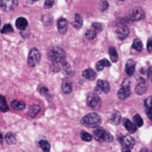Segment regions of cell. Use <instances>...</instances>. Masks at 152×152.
Here are the masks:
<instances>
[{"label":"cell","instance_id":"2","mask_svg":"<svg viewBox=\"0 0 152 152\" xmlns=\"http://www.w3.org/2000/svg\"><path fill=\"white\" fill-rule=\"evenodd\" d=\"M81 124L86 127L94 128H97L102 123V118L99 114L96 113H88L82 118Z\"/></svg>","mask_w":152,"mask_h":152},{"label":"cell","instance_id":"40","mask_svg":"<svg viewBox=\"0 0 152 152\" xmlns=\"http://www.w3.org/2000/svg\"><path fill=\"white\" fill-rule=\"evenodd\" d=\"M148 78L152 82V66L149 68L148 70Z\"/></svg>","mask_w":152,"mask_h":152},{"label":"cell","instance_id":"7","mask_svg":"<svg viewBox=\"0 0 152 152\" xmlns=\"http://www.w3.org/2000/svg\"><path fill=\"white\" fill-rule=\"evenodd\" d=\"M110 90V84L107 81L105 80L98 79L96 82V86L95 88L96 94H100L103 93H107Z\"/></svg>","mask_w":152,"mask_h":152},{"label":"cell","instance_id":"27","mask_svg":"<svg viewBox=\"0 0 152 152\" xmlns=\"http://www.w3.org/2000/svg\"><path fill=\"white\" fill-rule=\"evenodd\" d=\"M61 88L63 93L66 94H70L73 91V87L71 84L66 81L62 83Z\"/></svg>","mask_w":152,"mask_h":152},{"label":"cell","instance_id":"41","mask_svg":"<svg viewBox=\"0 0 152 152\" xmlns=\"http://www.w3.org/2000/svg\"><path fill=\"white\" fill-rule=\"evenodd\" d=\"M3 142V137L2 135L0 133V143H2Z\"/></svg>","mask_w":152,"mask_h":152},{"label":"cell","instance_id":"20","mask_svg":"<svg viewBox=\"0 0 152 152\" xmlns=\"http://www.w3.org/2000/svg\"><path fill=\"white\" fill-rule=\"evenodd\" d=\"M121 113L119 112L116 111L113 112L111 116V123L114 125H118L120 124L121 121Z\"/></svg>","mask_w":152,"mask_h":152},{"label":"cell","instance_id":"30","mask_svg":"<svg viewBox=\"0 0 152 152\" xmlns=\"http://www.w3.org/2000/svg\"><path fill=\"white\" fill-rule=\"evenodd\" d=\"M143 44L142 41L139 39H135L134 40L132 45V48L138 51H140L142 49Z\"/></svg>","mask_w":152,"mask_h":152},{"label":"cell","instance_id":"9","mask_svg":"<svg viewBox=\"0 0 152 152\" xmlns=\"http://www.w3.org/2000/svg\"><path fill=\"white\" fill-rule=\"evenodd\" d=\"M18 2L13 0H3L1 1L0 6L1 9L6 12H10L14 10L18 5Z\"/></svg>","mask_w":152,"mask_h":152},{"label":"cell","instance_id":"21","mask_svg":"<svg viewBox=\"0 0 152 152\" xmlns=\"http://www.w3.org/2000/svg\"><path fill=\"white\" fill-rule=\"evenodd\" d=\"M145 112L147 116L152 115V97L149 96L145 99L144 102Z\"/></svg>","mask_w":152,"mask_h":152},{"label":"cell","instance_id":"8","mask_svg":"<svg viewBox=\"0 0 152 152\" xmlns=\"http://www.w3.org/2000/svg\"><path fill=\"white\" fill-rule=\"evenodd\" d=\"M145 17V13L142 8L140 7H134L132 10L129 18L130 19L134 21L141 20Z\"/></svg>","mask_w":152,"mask_h":152},{"label":"cell","instance_id":"15","mask_svg":"<svg viewBox=\"0 0 152 152\" xmlns=\"http://www.w3.org/2000/svg\"><path fill=\"white\" fill-rule=\"evenodd\" d=\"M16 27L18 29L21 30H24L27 27L28 22L26 19L23 17H19L16 21L15 22Z\"/></svg>","mask_w":152,"mask_h":152},{"label":"cell","instance_id":"38","mask_svg":"<svg viewBox=\"0 0 152 152\" xmlns=\"http://www.w3.org/2000/svg\"><path fill=\"white\" fill-rule=\"evenodd\" d=\"M109 3L107 1H104L102 3V7H101V11H105L106 10H107L108 7H109Z\"/></svg>","mask_w":152,"mask_h":152},{"label":"cell","instance_id":"39","mask_svg":"<svg viewBox=\"0 0 152 152\" xmlns=\"http://www.w3.org/2000/svg\"><path fill=\"white\" fill-rule=\"evenodd\" d=\"M48 92H49L48 89L45 87H42L40 90V93L43 95H45L48 94Z\"/></svg>","mask_w":152,"mask_h":152},{"label":"cell","instance_id":"10","mask_svg":"<svg viewBox=\"0 0 152 152\" xmlns=\"http://www.w3.org/2000/svg\"><path fill=\"white\" fill-rule=\"evenodd\" d=\"M118 141L122 146L127 150L132 149L135 145V140L134 138L130 136L120 137L118 138Z\"/></svg>","mask_w":152,"mask_h":152},{"label":"cell","instance_id":"6","mask_svg":"<svg viewBox=\"0 0 152 152\" xmlns=\"http://www.w3.org/2000/svg\"><path fill=\"white\" fill-rule=\"evenodd\" d=\"M41 60V54L38 49L33 48L30 50L28 56V63L31 67L36 66Z\"/></svg>","mask_w":152,"mask_h":152},{"label":"cell","instance_id":"29","mask_svg":"<svg viewBox=\"0 0 152 152\" xmlns=\"http://www.w3.org/2000/svg\"><path fill=\"white\" fill-rule=\"evenodd\" d=\"M97 32L94 29H89L86 31L85 36L88 40L94 39L96 37Z\"/></svg>","mask_w":152,"mask_h":152},{"label":"cell","instance_id":"31","mask_svg":"<svg viewBox=\"0 0 152 152\" xmlns=\"http://www.w3.org/2000/svg\"><path fill=\"white\" fill-rule=\"evenodd\" d=\"M42 20L45 25L46 26H50L52 24L53 18L50 14H46L42 17Z\"/></svg>","mask_w":152,"mask_h":152},{"label":"cell","instance_id":"17","mask_svg":"<svg viewBox=\"0 0 152 152\" xmlns=\"http://www.w3.org/2000/svg\"><path fill=\"white\" fill-rule=\"evenodd\" d=\"M111 66L110 62L106 59H102L97 62L96 64V69L98 71H102L104 67H110Z\"/></svg>","mask_w":152,"mask_h":152},{"label":"cell","instance_id":"18","mask_svg":"<svg viewBox=\"0 0 152 152\" xmlns=\"http://www.w3.org/2000/svg\"><path fill=\"white\" fill-rule=\"evenodd\" d=\"M124 125L126 129L130 133H134L136 131L137 127L136 125L132 123L130 120L127 119H124L123 121Z\"/></svg>","mask_w":152,"mask_h":152},{"label":"cell","instance_id":"34","mask_svg":"<svg viewBox=\"0 0 152 152\" xmlns=\"http://www.w3.org/2000/svg\"><path fill=\"white\" fill-rule=\"evenodd\" d=\"M133 120L135 125L139 127H141L143 124V120L141 116L138 114H136L134 116Z\"/></svg>","mask_w":152,"mask_h":152},{"label":"cell","instance_id":"24","mask_svg":"<svg viewBox=\"0 0 152 152\" xmlns=\"http://www.w3.org/2000/svg\"><path fill=\"white\" fill-rule=\"evenodd\" d=\"M109 53L111 60L113 62H116L118 60V56L116 49L113 46H110L109 48Z\"/></svg>","mask_w":152,"mask_h":152},{"label":"cell","instance_id":"43","mask_svg":"<svg viewBox=\"0 0 152 152\" xmlns=\"http://www.w3.org/2000/svg\"><path fill=\"white\" fill-rule=\"evenodd\" d=\"M1 19H0V27H1Z\"/></svg>","mask_w":152,"mask_h":152},{"label":"cell","instance_id":"25","mask_svg":"<svg viewBox=\"0 0 152 152\" xmlns=\"http://www.w3.org/2000/svg\"><path fill=\"white\" fill-rule=\"evenodd\" d=\"M9 110V108L7 105L6 99L4 96L0 94V111L5 112Z\"/></svg>","mask_w":152,"mask_h":152},{"label":"cell","instance_id":"36","mask_svg":"<svg viewBox=\"0 0 152 152\" xmlns=\"http://www.w3.org/2000/svg\"><path fill=\"white\" fill-rule=\"evenodd\" d=\"M54 1L51 0H46L45 2L44 8L45 9H51L54 4Z\"/></svg>","mask_w":152,"mask_h":152},{"label":"cell","instance_id":"12","mask_svg":"<svg viewBox=\"0 0 152 152\" xmlns=\"http://www.w3.org/2000/svg\"><path fill=\"white\" fill-rule=\"evenodd\" d=\"M116 33L120 40H124L128 36L130 33V30L127 26H122L117 29Z\"/></svg>","mask_w":152,"mask_h":152},{"label":"cell","instance_id":"32","mask_svg":"<svg viewBox=\"0 0 152 152\" xmlns=\"http://www.w3.org/2000/svg\"><path fill=\"white\" fill-rule=\"evenodd\" d=\"M14 32V29L11 24H5L1 30L2 34H8Z\"/></svg>","mask_w":152,"mask_h":152},{"label":"cell","instance_id":"22","mask_svg":"<svg viewBox=\"0 0 152 152\" xmlns=\"http://www.w3.org/2000/svg\"><path fill=\"white\" fill-rule=\"evenodd\" d=\"M72 26L76 29H80L83 25V19L80 14H75V21L71 23Z\"/></svg>","mask_w":152,"mask_h":152},{"label":"cell","instance_id":"5","mask_svg":"<svg viewBox=\"0 0 152 152\" xmlns=\"http://www.w3.org/2000/svg\"><path fill=\"white\" fill-rule=\"evenodd\" d=\"M130 82L128 79H125L122 82L121 88L118 92V97L120 100H126L130 96Z\"/></svg>","mask_w":152,"mask_h":152},{"label":"cell","instance_id":"4","mask_svg":"<svg viewBox=\"0 0 152 152\" xmlns=\"http://www.w3.org/2000/svg\"><path fill=\"white\" fill-rule=\"evenodd\" d=\"M86 104L88 106L93 109L98 110L102 106V101L96 94L92 93L88 96Z\"/></svg>","mask_w":152,"mask_h":152},{"label":"cell","instance_id":"23","mask_svg":"<svg viewBox=\"0 0 152 152\" xmlns=\"http://www.w3.org/2000/svg\"><path fill=\"white\" fill-rule=\"evenodd\" d=\"M41 108L38 105H34L30 107L28 111V115L31 118H34L41 111Z\"/></svg>","mask_w":152,"mask_h":152},{"label":"cell","instance_id":"16","mask_svg":"<svg viewBox=\"0 0 152 152\" xmlns=\"http://www.w3.org/2000/svg\"><path fill=\"white\" fill-rule=\"evenodd\" d=\"M82 76L85 78L90 81L95 80L97 77L96 72L92 69H87L85 70L82 72Z\"/></svg>","mask_w":152,"mask_h":152},{"label":"cell","instance_id":"26","mask_svg":"<svg viewBox=\"0 0 152 152\" xmlns=\"http://www.w3.org/2000/svg\"><path fill=\"white\" fill-rule=\"evenodd\" d=\"M5 141L9 145L15 144L17 142L15 134L12 132H9L6 134L5 137Z\"/></svg>","mask_w":152,"mask_h":152},{"label":"cell","instance_id":"37","mask_svg":"<svg viewBox=\"0 0 152 152\" xmlns=\"http://www.w3.org/2000/svg\"><path fill=\"white\" fill-rule=\"evenodd\" d=\"M147 49L148 51H152V38L150 37L147 41Z\"/></svg>","mask_w":152,"mask_h":152},{"label":"cell","instance_id":"19","mask_svg":"<svg viewBox=\"0 0 152 152\" xmlns=\"http://www.w3.org/2000/svg\"><path fill=\"white\" fill-rule=\"evenodd\" d=\"M10 106L12 108L16 110L21 111L23 110L26 108V104L23 101L13 100L11 102Z\"/></svg>","mask_w":152,"mask_h":152},{"label":"cell","instance_id":"13","mask_svg":"<svg viewBox=\"0 0 152 152\" xmlns=\"http://www.w3.org/2000/svg\"><path fill=\"white\" fill-rule=\"evenodd\" d=\"M68 22L66 19L60 18L58 20L57 23L58 30L61 34H64L66 33L67 30Z\"/></svg>","mask_w":152,"mask_h":152},{"label":"cell","instance_id":"3","mask_svg":"<svg viewBox=\"0 0 152 152\" xmlns=\"http://www.w3.org/2000/svg\"><path fill=\"white\" fill-rule=\"evenodd\" d=\"M93 136L96 141L99 142H110L113 140V137L110 132L104 130L103 128H96L93 132Z\"/></svg>","mask_w":152,"mask_h":152},{"label":"cell","instance_id":"28","mask_svg":"<svg viewBox=\"0 0 152 152\" xmlns=\"http://www.w3.org/2000/svg\"><path fill=\"white\" fill-rule=\"evenodd\" d=\"M39 144L44 152H50L51 146L49 142L45 140H42L40 141Z\"/></svg>","mask_w":152,"mask_h":152},{"label":"cell","instance_id":"35","mask_svg":"<svg viewBox=\"0 0 152 152\" xmlns=\"http://www.w3.org/2000/svg\"><path fill=\"white\" fill-rule=\"evenodd\" d=\"M92 27L96 32H100L102 29V24L99 22H96L93 23Z\"/></svg>","mask_w":152,"mask_h":152},{"label":"cell","instance_id":"14","mask_svg":"<svg viewBox=\"0 0 152 152\" xmlns=\"http://www.w3.org/2000/svg\"><path fill=\"white\" fill-rule=\"evenodd\" d=\"M135 63L133 60L129 59L127 62L126 65V72L129 76H132L134 75L135 70Z\"/></svg>","mask_w":152,"mask_h":152},{"label":"cell","instance_id":"42","mask_svg":"<svg viewBox=\"0 0 152 152\" xmlns=\"http://www.w3.org/2000/svg\"><path fill=\"white\" fill-rule=\"evenodd\" d=\"M123 152H131L129 150H126Z\"/></svg>","mask_w":152,"mask_h":152},{"label":"cell","instance_id":"1","mask_svg":"<svg viewBox=\"0 0 152 152\" xmlns=\"http://www.w3.org/2000/svg\"><path fill=\"white\" fill-rule=\"evenodd\" d=\"M49 59L53 64L61 63L62 64L66 61V54L62 48L59 47H54L50 50L47 53Z\"/></svg>","mask_w":152,"mask_h":152},{"label":"cell","instance_id":"11","mask_svg":"<svg viewBox=\"0 0 152 152\" xmlns=\"http://www.w3.org/2000/svg\"><path fill=\"white\" fill-rule=\"evenodd\" d=\"M148 88L147 81L144 79H142L135 88V92L137 94L143 95L145 93Z\"/></svg>","mask_w":152,"mask_h":152},{"label":"cell","instance_id":"33","mask_svg":"<svg viewBox=\"0 0 152 152\" xmlns=\"http://www.w3.org/2000/svg\"><path fill=\"white\" fill-rule=\"evenodd\" d=\"M80 137L83 141L85 142H91L93 140L92 135L86 131H82L80 133Z\"/></svg>","mask_w":152,"mask_h":152}]
</instances>
